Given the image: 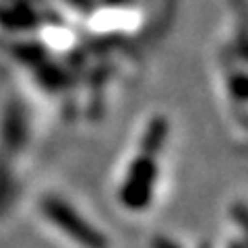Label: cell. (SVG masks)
Wrapping results in <instances>:
<instances>
[{
    "instance_id": "6da1fadb",
    "label": "cell",
    "mask_w": 248,
    "mask_h": 248,
    "mask_svg": "<svg viewBox=\"0 0 248 248\" xmlns=\"http://www.w3.org/2000/svg\"><path fill=\"white\" fill-rule=\"evenodd\" d=\"M170 137V122L164 116H153L147 122L139 151L128 164L118 186V203L130 213H141L151 207L159 180V155Z\"/></svg>"
},
{
    "instance_id": "7a4b0ae2",
    "label": "cell",
    "mask_w": 248,
    "mask_h": 248,
    "mask_svg": "<svg viewBox=\"0 0 248 248\" xmlns=\"http://www.w3.org/2000/svg\"><path fill=\"white\" fill-rule=\"evenodd\" d=\"M44 213L48 219L54 221V226L62 230V234L77 242L83 248H110V240L99 228H95L89 219L77 211L75 207L60 199H48L44 205Z\"/></svg>"
},
{
    "instance_id": "3957f363",
    "label": "cell",
    "mask_w": 248,
    "mask_h": 248,
    "mask_svg": "<svg viewBox=\"0 0 248 248\" xmlns=\"http://www.w3.org/2000/svg\"><path fill=\"white\" fill-rule=\"evenodd\" d=\"M228 93L236 104L248 106V71H232L226 77Z\"/></svg>"
},
{
    "instance_id": "277c9868",
    "label": "cell",
    "mask_w": 248,
    "mask_h": 248,
    "mask_svg": "<svg viewBox=\"0 0 248 248\" xmlns=\"http://www.w3.org/2000/svg\"><path fill=\"white\" fill-rule=\"evenodd\" d=\"M230 213H232V219H234L236 228L240 230V240H242L244 248H248V205L234 203Z\"/></svg>"
},
{
    "instance_id": "5b68a950",
    "label": "cell",
    "mask_w": 248,
    "mask_h": 248,
    "mask_svg": "<svg viewBox=\"0 0 248 248\" xmlns=\"http://www.w3.org/2000/svg\"><path fill=\"white\" fill-rule=\"evenodd\" d=\"M153 248H180L172 238H166V236H159L153 240Z\"/></svg>"
},
{
    "instance_id": "8992f818",
    "label": "cell",
    "mask_w": 248,
    "mask_h": 248,
    "mask_svg": "<svg viewBox=\"0 0 248 248\" xmlns=\"http://www.w3.org/2000/svg\"><path fill=\"white\" fill-rule=\"evenodd\" d=\"M228 248H244V244L240 238H236V240H232V242H228Z\"/></svg>"
}]
</instances>
